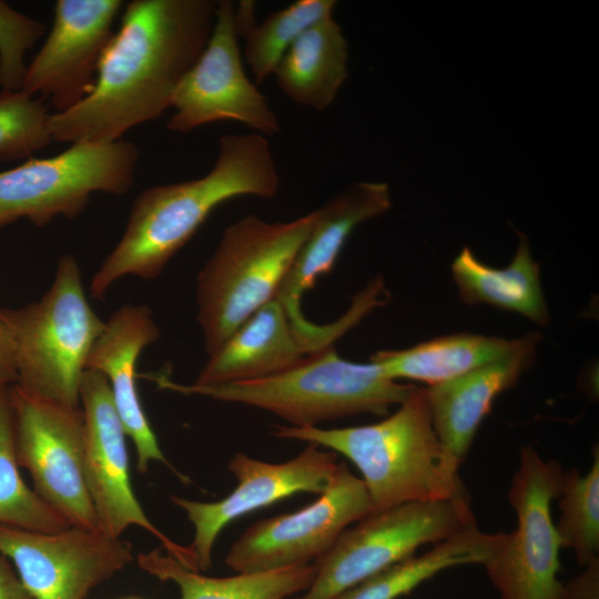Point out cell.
Wrapping results in <instances>:
<instances>
[{
    "label": "cell",
    "instance_id": "7",
    "mask_svg": "<svg viewBox=\"0 0 599 599\" xmlns=\"http://www.w3.org/2000/svg\"><path fill=\"white\" fill-rule=\"evenodd\" d=\"M138 160L139 149L128 140L80 142L0 172V226L18 219L40 227L59 215L74 219L95 192L126 193Z\"/></svg>",
    "mask_w": 599,
    "mask_h": 599
},
{
    "label": "cell",
    "instance_id": "21",
    "mask_svg": "<svg viewBox=\"0 0 599 599\" xmlns=\"http://www.w3.org/2000/svg\"><path fill=\"white\" fill-rule=\"evenodd\" d=\"M348 45L333 14L308 28L281 59L278 88L296 104L324 111L347 79Z\"/></svg>",
    "mask_w": 599,
    "mask_h": 599
},
{
    "label": "cell",
    "instance_id": "11",
    "mask_svg": "<svg viewBox=\"0 0 599 599\" xmlns=\"http://www.w3.org/2000/svg\"><path fill=\"white\" fill-rule=\"evenodd\" d=\"M307 506L260 520L231 546L225 564L236 573L307 565L324 556L347 527L373 512L367 489L338 463L324 493Z\"/></svg>",
    "mask_w": 599,
    "mask_h": 599
},
{
    "label": "cell",
    "instance_id": "16",
    "mask_svg": "<svg viewBox=\"0 0 599 599\" xmlns=\"http://www.w3.org/2000/svg\"><path fill=\"white\" fill-rule=\"evenodd\" d=\"M122 7L121 0H58L51 31L28 67L21 90L48 97L55 113L83 100L94 85Z\"/></svg>",
    "mask_w": 599,
    "mask_h": 599
},
{
    "label": "cell",
    "instance_id": "34",
    "mask_svg": "<svg viewBox=\"0 0 599 599\" xmlns=\"http://www.w3.org/2000/svg\"><path fill=\"white\" fill-rule=\"evenodd\" d=\"M126 599H138V598H126Z\"/></svg>",
    "mask_w": 599,
    "mask_h": 599
},
{
    "label": "cell",
    "instance_id": "4",
    "mask_svg": "<svg viewBox=\"0 0 599 599\" xmlns=\"http://www.w3.org/2000/svg\"><path fill=\"white\" fill-rule=\"evenodd\" d=\"M162 389L243 404L283 418L288 426L315 427L362 414L386 416L413 385L389 378L374 362L355 363L334 348L314 353L294 367L258 379L199 386L165 375L150 376Z\"/></svg>",
    "mask_w": 599,
    "mask_h": 599
},
{
    "label": "cell",
    "instance_id": "27",
    "mask_svg": "<svg viewBox=\"0 0 599 599\" xmlns=\"http://www.w3.org/2000/svg\"><path fill=\"white\" fill-rule=\"evenodd\" d=\"M7 388L0 390V525L34 532H59L71 524L20 474Z\"/></svg>",
    "mask_w": 599,
    "mask_h": 599
},
{
    "label": "cell",
    "instance_id": "9",
    "mask_svg": "<svg viewBox=\"0 0 599 599\" xmlns=\"http://www.w3.org/2000/svg\"><path fill=\"white\" fill-rule=\"evenodd\" d=\"M564 469L545 459L531 446L520 450L508 500L517 524L500 532L498 545L483 566L500 599H560L561 548L551 516V502L561 485Z\"/></svg>",
    "mask_w": 599,
    "mask_h": 599
},
{
    "label": "cell",
    "instance_id": "13",
    "mask_svg": "<svg viewBox=\"0 0 599 599\" xmlns=\"http://www.w3.org/2000/svg\"><path fill=\"white\" fill-rule=\"evenodd\" d=\"M0 554L33 599H85L133 560L126 540L78 526L47 534L0 525Z\"/></svg>",
    "mask_w": 599,
    "mask_h": 599
},
{
    "label": "cell",
    "instance_id": "28",
    "mask_svg": "<svg viewBox=\"0 0 599 599\" xmlns=\"http://www.w3.org/2000/svg\"><path fill=\"white\" fill-rule=\"evenodd\" d=\"M560 518L555 524L561 547L570 548L585 567L599 559V453L592 450V464L586 475L576 468L564 470L556 497Z\"/></svg>",
    "mask_w": 599,
    "mask_h": 599
},
{
    "label": "cell",
    "instance_id": "10",
    "mask_svg": "<svg viewBox=\"0 0 599 599\" xmlns=\"http://www.w3.org/2000/svg\"><path fill=\"white\" fill-rule=\"evenodd\" d=\"M17 460L34 490L71 526L99 529L84 478L85 420L79 407L7 389Z\"/></svg>",
    "mask_w": 599,
    "mask_h": 599
},
{
    "label": "cell",
    "instance_id": "1",
    "mask_svg": "<svg viewBox=\"0 0 599 599\" xmlns=\"http://www.w3.org/2000/svg\"><path fill=\"white\" fill-rule=\"evenodd\" d=\"M216 2L133 0L106 45L91 92L71 109L51 113L59 142H113L171 108L185 73L212 33Z\"/></svg>",
    "mask_w": 599,
    "mask_h": 599
},
{
    "label": "cell",
    "instance_id": "35",
    "mask_svg": "<svg viewBox=\"0 0 599 599\" xmlns=\"http://www.w3.org/2000/svg\"><path fill=\"white\" fill-rule=\"evenodd\" d=\"M0 87H1V80H0Z\"/></svg>",
    "mask_w": 599,
    "mask_h": 599
},
{
    "label": "cell",
    "instance_id": "5",
    "mask_svg": "<svg viewBox=\"0 0 599 599\" xmlns=\"http://www.w3.org/2000/svg\"><path fill=\"white\" fill-rule=\"evenodd\" d=\"M315 220V210L290 222L250 214L225 227L197 275V322L207 355L273 300Z\"/></svg>",
    "mask_w": 599,
    "mask_h": 599
},
{
    "label": "cell",
    "instance_id": "6",
    "mask_svg": "<svg viewBox=\"0 0 599 599\" xmlns=\"http://www.w3.org/2000/svg\"><path fill=\"white\" fill-rule=\"evenodd\" d=\"M12 346L17 383L27 393L79 407L89 354L103 322L91 308L73 255L60 257L43 297L20 308H0Z\"/></svg>",
    "mask_w": 599,
    "mask_h": 599
},
{
    "label": "cell",
    "instance_id": "26",
    "mask_svg": "<svg viewBox=\"0 0 599 599\" xmlns=\"http://www.w3.org/2000/svg\"><path fill=\"white\" fill-rule=\"evenodd\" d=\"M335 6L334 0H297L257 23L254 2L241 1L235 7L237 33L245 40L244 57L256 83L273 74L300 35L332 16Z\"/></svg>",
    "mask_w": 599,
    "mask_h": 599
},
{
    "label": "cell",
    "instance_id": "18",
    "mask_svg": "<svg viewBox=\"0 0 599 599\" xmlns=\"http://www.w3.org/2000/svg\"><path fill=\"white\" fill-rule=\"evenodd\" d=\"M159 337L160 329L148 306L124 305L105 322L89 354L85 370H98L105 376L125 434L134 444L136 469L144 474L151 463L159 461L189 483L187 477L174 469L163 455L138 392L135 368L139 356Z\"/></svg>",
    "mask_w": 599,
    "mask_h": 599
},
{
    "label": "cell",
    "instance_id": "22",
    "mask_svg": "<svg viewBox=\"0 0 599 599\" xmlns=\"http://www.w3.org/2000/svg\"><path fill=\"white\" fill-rule=\"evenodd\" d=\"M514 258L504 268L484 264L471 250L464 247L451 264L453 277L466 304H488L544 326L549 321V311L540 285L539 264L531 257L527 237L520 234Z\"/></svg>",
    "mask_w": 599,
    "mask_h": 599
},
{
    "label": "cell",
    "instance_id": "12",
    "mask_svg": "<svg viewBox=\"0 0 599 599\" xmlns=\"http://www.w3.org/2000/svg\"><path fill=\"white\" fill-rule=\"evenodd\" d=\"M238 38L235 4L216 2L210 39L173 94L170 131L186 133L219 121L240 122L266 138L281 131L267 98L244 71Z\"/></svg>",
    "mask_w": 599,
    "mask_h": 599
},
{
    "label": "cell",
    "instance_id": "19",
    "mask_svg": "<svg viewBox=\"0 0 599 599\" xmlns=\"http://www.w3.org/2000/svg\"><path fill=\"white\" fill-rule=\"evenodd\" d=\"M540 339L539 333H528L501 358L425 388L434 429L460 464L494 399L532 366Z\"/></svg>",
    "mask_w": 599,
    "mask_h": 599
},
{
    "label": "cell",
    "instance_id": "2",
    "mask_svg": "<svg viewBox=\"0 0 599 599\" xmlns=\"http://www.w3.org/2000/svg\"><path fill=\"white\" fill-rule=\"evenodd\" d=\"M280 176L266 136L225 134L213 169L199 179L160 184L134 200L125 231L92 277L90 292L102 301L121 277H158L211 212L238 196L274 197Z\"/></svg>",
    "mask_w": 599,
    "mask_h": 599
},
{
    "label": "cell",
    "instance_id": "33",
    "mask_svg": "<svg viewBox=\"0 0 599 599\" xmlns=\"http://www.w3.org/2000/svg\"><path fill=\"white\" fill-rule=\"evenodd\" d=\"M0 599H33L22 586L10 561L1 554Z\"/></svg>",
    "mask_w": 599,
    "mask_h": 599
},
{
    "label": "cell",
    "instance_id": "32",
    "mask_svg": "<svg viewBox=\"0 0 599 599\" xmlns=\"http://www.w3.org/2000/svg\"><path fill=\"white\" fill-rule=\"evenodd\" d=\"M17 369L10 333L0 317V390L17 383Z\"/></svg>",
    "mask_w": 599,
    "mask_h": 599
},
{
    "label": "cell",
    "instance_id": "29",
    "mask_svg": "<svg viewBox=\"0 0 599 599\" xmlns=\"http://www.w3.org/2000/svg\"><path fill=\"white\" fill-rule=\"evenodd\" d=\"M48 112L43 99L24 91L0 92V161L30 156L51 143Z\"/></svg>",
    "mask_w": 599,
    "mask_h": 599
},
{
    "label": "cell",
    "instance_id": "17",
    "mask_svg": "<svg viewBox=\"0 0 599 599\" xmlns=\"http://www.w3.org/2000/svg\"><path fill=\"white\" fill-rule=\"evenodd\" d=\"M390 206L386 183L358 182L315 210L312 229L275 296L284 306L294 329L311 345L317 348L332 345L338 339L339 328L335 322L326 325L309 322L302 312L303 295L334 268L356 226L384 214Z\"/></svg>",
    "mask_w": 599,
    "mask_h": 599
},
{
    "label": "cell",
    "instance_id": "30",
    "mask_svg": "<svg viewBox=\"0 0 599 599\" xmlns=\"http://www.w3.org/2000/svg\"><path fill=\"white\" fill-rule=\"evenodd\" d=\"M47 27L0 0V80L4 91H20L28 67L24 57Z\"/></svg>",
    "mask_w": 599,
    "mask_h": 599
},
{
    "label": "cell",
    "instance_id": "14",
    "mask_svg": "<svg viewBox=\"0 0 599 599\" xmlns=\"http://www.w3.org/2000/svg\"><path fill=\"white\" fill-rule=\"evenodd\" d=\"M85 420L84 478L99 529L112 537L136 526L156 537L166 554L194 571L196 561L190 547H183L160 531L142 509L131 484L125 430L116 413L105 376L87 369L80 387Z\"/></svg>",
    "mask_w": 599,
    "mask_h": 599
},
{
    "label": "cell",
    "instance_id": "23",
    "mask_svg": "<svg viewBox=\"0 0 599 599\" xmlns=\"http://www.w3.org/2000/svg\"><path fill=\"white\" fill-rule=\"evenodd\" d=\"M142 570L161 581L173 582L181 599H285L304 592L315 576L313 564L283 569L209 577L154 549L140 554Z\"/></svg>",
    "mask_w": 599,
    "mask_h": 599
},
{
    "label": "cell",
    "instance_id": "31",
    "mask_svg": "<svg viewBox=\"0 0 599 599\" xmlns=\"http://www.w3.org/2000/svg\"><path fill=\"white\" fill-rule=\"evenodd\" d=\"M564 583L560 599H599V559Z\"/></svg>",
    "mask_w": 599,
    "mask_h": 599
},
{
    "label": "cell",
    "instance_id": "20",
    "mask_svg": "<svg viewBox=\"0 0 599 599\" xmlns=\"http://www.w3.org/2000/svg\"><path fill=\"white\" fill-rule=\"evenodd\" d=\"M318 351L300 336L284 306L274 297L209 355L192 384L209 386L264 378L294 367Z\"/></svg>",
    "mask_w": 599,
    "mask_h": 599
},
{
    "label": "cell",
    "instance_id": "3",
    "mask_svg": "<svg viewBox=\"0 0 599 599\" xmlns=\"http://www.w3.org/2000/svg\"><path fill=\"white\" fill-rule=\"evenodd\" d=\"M382 420L343 428L275 425L272 435L339 453L362 474L373 512L414 501L467 500L461 465L440 443L425 388Z\"/></svg>",
    "mask_w": 599,
    "mask_h": 599
},
{
    "label": "cell",
    "instance_id": "25",
    "mask_svg": "<svg viewBox=\"0 0 599 599\" xmlns=\"http://www.w3.org/2000/svg\"><path fill=\"white\" fill-rule=\"evenodd\" d=\"M500 532L481 531L477 525L434 544L413 556L364 579L332 599H398L437 573L465 565H481L494 554Z\"/></svg>",
    "mask_w": 599,
    "mask_h": 599
},
{
    "label": "cell",
    "instance_id": "24",
    "mask_svg": "<svg viewBox=\"0 0 599 599\" xmlns=\"http://www.w3.org/2000/svg\"><path fill=\"white\" fill-rule=\"evenodd\" d=\"M515 339L477 334H451L406 349L378 351L370 361L392 379L400 378L436 385L508 354Z\"/></svg>",
    "mask_w": 599,
    "mask_h": 599
},
{
    "label": "cell",
    "instance_id": "8",
    "mask_svg": "<svg viewBox=\"0 0 599 599\" xmlns=\"http://www.w3.org/2000/svg\"><path fill=\"white\" fill-rule=\"evenodd\" d=\"M477 525L467 500L414 501L372 512L345 529L313 564L315 576L296 599H332L364 579Z\"/></svg>",
    "mask_w": 599,
    "mask_h": 599
},
{
    "label": "cell",
    "instance_id": "15",
    "mask_svg": "<svg viewBox=\"0 0 599 599\" xmlns=\"http://www.w3.org/2000/svg\"><path fill=\"white\" fill-rule=\"evenodd\" d=\"M336 459V453L311 443L284 463H267L235 453L229 461V470L237 485L227 496L214 502L171 496V501L186 514L194 527L193 542L189 547L197 570L204 572L212 567L214 542L234 519L297 493H324L337 468Z\"/></svg>",
    "mask_w": 599,
    "mask_h": 599
}]
</instances>
